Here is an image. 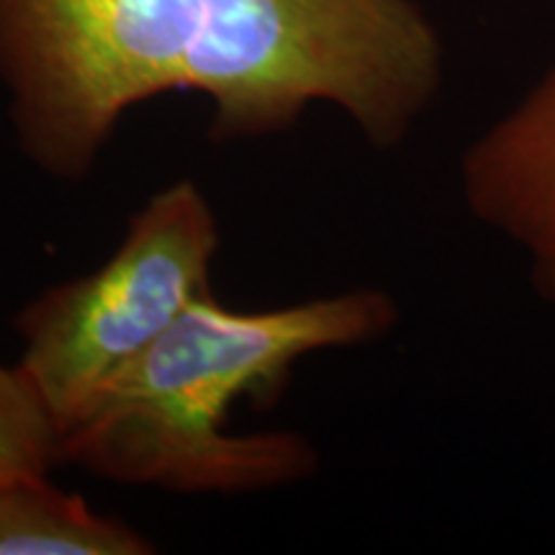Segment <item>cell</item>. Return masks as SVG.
I'll list each match as a JSON object with an SVG mask.
<instances>
[{
  "label": "cell",
  "instance_id": "1",
  "mask_svg": "<svg viewBox=\"0 0 555 555\" xmlns=\"http://www.w3.org/2000/svg\"><path fill=\"white\" fill-rule=\"evenodd\" d=\"M0 80L26 155L82 178L165 93L206 95L217 139L330 103L399 147L440 93L442 41L416 0H0Z\"/></svg>",
  "mask_w": 555,
  "mask_h": 555
},
{
  "label": "cell",
  "instance_id": "2",
  "mask_svg": "<svg viewBox=\"0 0 555 555\" xmlns=\"http://www.w3.org/2000/svg\"><path fill=\"white\" fill-rule=\"evenodd\" d=\"M393 324L397 304L378 288L273 311H232L208 291L69 422L65 463L193 494L301 481L319 466L317 450L296 433H227L229 409L275 393L311 352L373 343Z\"/></svg>",
  "mask_w": 555,
  "mask_h": 555
},
{
  "label": "cell",
  "instance_id": "3",
  "mask_svg": "<svg viewBox=\"0 0 555 555\" xmlns=\"http://www.w3.org/2000/svg\"><path fill=\"white\" fill-rule=\"evenodd\" d=\"M219 224L198 185L180 180L134 214L99 270L41 294L18 314V367L62 435L111 378L208 294Z\"/></svg>",
  "mask_w": 555,
  "mask_h": 555
},
{
  "label": "cell",
  "instance_id": "4",
  "mask_svg": "<svg viewBox=\"0 0 555 555\" xmlns=\"http://www.w3.org/2000/svg\"><path fill=\"white\" fill-rule=\"evenodd\" d=\"M470 217L525 255L530 283L555 307V60L461 159Z\"/></svg>",
  "mask_w": 555,
  "mask_h": 555
},
{
  "label": "cell",
  "instance_id": "5",
  "mask_svg": "<svg viewBox=\"0 0 555 555\" xmlns=\"http://www.w3.org/2000/svg\"><path fill=\"white\" fill-rule=\"evenodd\" d=\"M155 545L47 481L0 489V555H147Z\"/></svg>",
  "mask_w": 555,
  "mask_h": 555
},
{
  "label": "cell",
  "instance_id": "6",
  "mask_svg": "<svg viewBox=\"0 0 555 555\" xmlns=\"http://www.w3.org/2000/svg\"><path fill=\"white\" fill-rule=\"evenodd\" d=\"M65 463L62 429L18 365L0 363V489L47 481Z\"/></svg>",
  "mask_w": 555,
  "mask_h": 555
}]
</instances>
